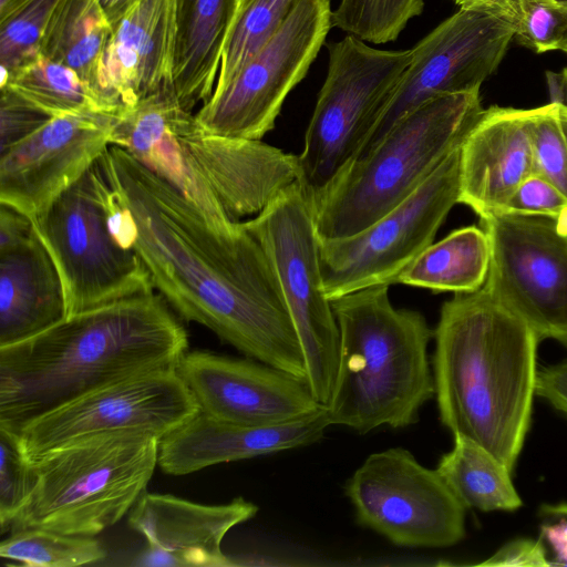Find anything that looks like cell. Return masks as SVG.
Instances as JSON below:
<instances>
[{
  "label": "cell",
  "mask_w": 567,
  "mask_h": 567,
  "mask_svg": "<svg viewBox=\"0 0 567 567\" xmlns=\"http://www.w3.org/2000/svg\"><path fill=\"white\" fill-rule=\"evenodd\" d=\"M556 2L564 16V21H565V29H564L563 39H561V42L559 45V50L567 54V0H556Z\"/></svg>",
  "instance_id": "44"
},
{
  "label": "cell",
  "mask_w": 567,
  "mask_h": 567,
  "mask_svg": "<svg viewBox=\"0 0 567 567\" xmlns=\"http://www.w3.org/2000/svg\"><path fill=\"white\" fill-rule=\"evenodd\" d=\"M433 338L441 423L513 471L530 424L538 336L483 287L442 305Z\"/></svg>",
  "instance_id": "3"
},
{
  "label": "cell",
  "mask_w": 567,
  "mask_h": 567,
  "mask_svg": "<svg viewBox=\"0 0 567 567\" xmlns=\"http://www.w3.org/2000/svg\"><path fill=\"white\" fill-rule=\"evenodd\" d=\"M357 522L401 547L444 548L465 536L466 507L404 447L370 454L344 485Z\"/></svg>",
  "instance_id": "14"
},
{
  "label": "cell",
  "mask_w": 567,
  "mask_h": 567,
  "mask_svg": "<svg viewBox=\"0 0 567 567\" xmlns=\"http://www.w3.org/2000/svg\"><path fill=\"white\" fill-rule=\"evenodd\" d=\"M239 0H175L174 89L193 112L213 94Z\"/></svg>",
  "instance_id": "24"
},
{
  "label": "cell",
  "mask_w": 567,
  "mask_h": 567,
  "mask_svg": "<svg viewBox=\"0 0 567 567\" xmlns=\"http://www.w3.org/2000/svg\"><path fill=\"white\" fill-rule=\"evenodd\" d=\"M514 35L511 16L498 1L462 7L441 22L411 49L410 64L354 158L432 97L480 91L498 69Z\"/></svg>",
  "instance_id": "12"
},
{
  "label": "cell",
  "mask_w": 567,
  "mask_h": 567,
  "mask_svg": "<svg viewBox=\"0 0 567 567\" xmlns=\"http://www.w3.org/2000/svg\"><path fill=\"white\" fill-rule=\"evenodd\" d=\"M550 102L559 104L561 123L567 136V68L561 72H546Z\"/></svg>",
  "instance_id": "41"
},
{
  "label": "cell",
  "mask_w": 567,
  "mask_h": 567,
  "mask_svg": "<svg viewBox=\"0 0 567 567\" xmlns=\"http://www.w3.org/2000/svg\"><path fill=\"white\" fill-rule=\"evenodd\" d=\"M32 485L30 464L18 433L0 425V529L4 534L24 505Z\"/></svg>",
  "instance_id": "35"
},
{
  "label": "cell",
  "mask_w": 567,
  "mask_h": 567,
  "mask_svg": "<svg viewBox=\"0 0 567 567\" xmlns=\"http://www.w3.org/2000/svg\"><path fill=\"white\" fill-rule=\"evenodd\" d=\"M535 109H484L460 150V203L480 218L501 212L535 173L530 123Z\"/></svg>",
  "instance_id": "22"
},
{
  "label": "cell",
  "mask_w": 567,
  "mask_h": 567,
  "mask_svg": "<svg viewBox=\"0 0 567 567\" xmlns=\"http://www.w3.org/2000/svg\"><path fill=\"white\" fill-rule=\"evenodd\" d=\"M63 0H29L0 21L1 72L9 73L40 54L50 21Z\"/></svg>",
  "instance_id": "32"
},
{
  "label": "cell",
  "mask_w": 567,
  "mask_h": 567,
  "mask_svg": "<svg viewBox=\"0 0 567 567\" xmlns=\"http://www.w3.org/2000/svg\"><path fill=\"white\" fill-rule=\"evenodd\" d=\"M509 13L514 39L536 53L559 50L565 21L556 0H496Z\"/></svg>",
  "instance_id": "34"
},
{
  "label": "cell",
  "mask_w": 567,
  "mask_h": 567,
  "mask_svg": "<svg viewBox=\"0 0 567 567\" xmlns=\"http://www.w3.org/2000/svg\"><path fill=\"white\" fill-rule=\"evenodd\" d=\"M176 370L199 411L217 421L274 425L303 417L322 406L307 379L248 357L187 351Z\"/></svg>",
  "instance_id": "18"
},
{
  "label": "cell",
  "mask_w": 567,
  "mask_h": 567,
  "mask_svg": "<svg viewBox=\"0 0 567 567\" xmlns=\"http://www.w3.org/2000/svg\"><path fill=\"white\" fill-rule=\"evenodd\" d=\"M566 208V196L544 176L534 173L517 187L501 212L557 218Z\"/></svg>",
  "instance_id": "37"
},
{
  "label": "cell",
  "mask_w": 567,
  "mask_h": 567,
  "mask_svg": "<svg viewBox=\"0 0 567 567\" xmlns=\"http://www.w3.org/2000/svg\"><path fill=\"white\" fill-rule=\"evenodd\" d=\"M329 0H300L280 30L195 113L208 133L261 140L305 78L332 27Z\"/></svg>",
  "instance_id": "13"
},
{
  "label": "cell",
  "mask_w": 567,
  "mask_h": 567,
  "mask_svg": "<svg viewBox=\"0 0 567 567\" xmlns=\"http://www.w3.org/2000/svg\"><path fill=\"white\" fill-rule=\"evenodd\" d=\"M258 507L241 496L207 505L172 494L145 491L128 513L127 523L143 535L146 548L137 566L229 567L237 565L221 549L227 533L251 519Z\"/></svg>",
  "instance_id": "19"
},
{
  "label": "cell",
  "mask_w": 567,
  "mask_h": 567,
  "mask_svg": "<svg viewBox=\"0 0 567 567\" xmlns=\"http://www.w3.org/2000/svg\"><path fill=\"white\" fill-rule=\"evenodd\" d=\"M175 0H138L117 22L101 56L95 91L117 115L174 89Z\"/></svg>",
  "instance_id": "20"
},
{
  "label": "cell",
  "mask_w": 567,
  "mask_h": 567,
  "mask_svg": "<svg viewBox=\"0 0 567 567\" xmlns=\"http://www.w3.org/2000/svg\"><path fill=\"white\" fill-rule=\"evenodd\" d=\"M555 220L561 233L567 236V208Z\"/></svg>",
  "instance_id": "46"
},
{
  "label": "cell",
  "mask_w": 567,
  "mask_h": 567,
  "mask_svg": "<svg viewBox=\"0 0 567 567\" xmlns=\"http://www.w3.org/2000/svg\"><path fill=\"white\" fill-rule=\"evenodd\" d=\"M300 0H240L229 28L215 89L224 86L284 25Z\"/></svg>",
  "instance_id": "29"
},
{
  "label": "cell",
  "mask_w": 567,
  "mask_h": 567,
  "mask_svg": "<svg viewBox=\"0 0 567 567\" xmlns=\"http://www.w3.org/2000/svg\"><path fill=\"white\" fill-rule=\"evenodd\" d=\"M0 153L23 141L51 116L8 86H1Z\"/></svg>",
  "instance_id": "36"
},
{
  "label": "cell",
  "mask_w": 567,
  "mask_h": 567,
  "mask_svg": "<svg viewBox=\"0 0 567 567\" xmlns=\"http://www.w3.org/2000/svg\"><path fill=\"white\" fill-rule=\"evenodd\" d=\"M94 165L112 236L141 257L171 308L246 357L306 379L275 269L243 221L209 220L122 147L110 145Z\"/></svg>",
  "instance_id": "1"
},
{
  "label": "cell",
  "mask_w": 567,
  "mask_h": 567,
  "mask_svg": "<svg viewBox=\"0 0 567 567\" xmlns=\"http://www.w3.org/2000/svg\"><path fill=\"white\" fill-rule=\"evenodd\" d=\"M460 8L491 3L496 0H452Z\"/></svg>",
  "instance_id": "45"
},
{
  "label": "cell",
  "mask_w": 567,
  "mask_h": 567,
  "mask_svg": "<svg viewBox=\"0 0 567 567\" xmlns=\"http://www.w3.org/2000/svg\"><path fill=\"white\" fill-rule=\"evenodd\" d=\"M453 437V447L442 455L436 471L462 504L483 512L520 507L512 471L475 441L463 435Z\"/></svg>",
  "instance_id": "26"
},
{
  "label": "cell",
  "mask_w": 567,
  "mask_h": 567,
  "mask_svg": "<svg viewBox=\"0 0 567 567\" xmlns=\"http://www.w3.org/2000/svg\"><path fill=\"white\" fill-rule=\"evenodd\" d=\"M480 220L491 241L484 287L539 340L567 344V236L555 218L495 212Z\"/></svg>",
  "instance_id": "16"
},
{
  "label": "cell",
  "mask_w": 567,
  "mask_h": 567,
  "mask_svg": "<svg viewBox=\"0 0 567 567\" xmlns=\"http://www.w3.org/2000/svg\"><path fill=\"white\" fill-rule=\"evenodd\" d=\"M64 317L62 282L35 230L0 249V347L32 337Z\"/></svg>",
  "instance_id": "23"
},
{
  "label": "cell",
  "mask_w": 567,
  "mask_h": 567,
  "mask_svg": "<svg viewBox=\"0 0 567 567\" xmlns=\"http://www.w3.org/2000/svg\"><path fill=\"white\" fill-rule=\"evenodd\" d=\"M480 566H551L539 540L517 539L507 543Z\"/></svg>",
  "instance_id": "38"
},
{
  "label": "cell",
  "mask_w": 567,
  "mask_h": 567,
  "mask_svg": "<svg viewBox=\"0 0 567 567\" xmlns=\"http://www.w3.org/2000/svg\"><path fill=\"white\" fill-rule=\"evenodd\" d=\"M327 48V76L297 156V182L309 200L355 157L412 58L411 49L380 50L352 34Z\"/></svg>",
  "instance_id": "7"
},
{
  "label": "cell",
  "mask_w": 567,
  "mask_h": 567,
  "mask_svg": "<svg viewBox=\"0 0 567 567\" xmlns=\"http://www.w3.org/2000/svg\"><path fill=\"white\" fill-rule=\"evenodd\" d=\"M483 110L475 91L434 96L402 117L310 200L318 237L354 235L405 200L462 146Z\"/></svg>",
  "instance_id": "5"
},
{
  "label": "cell",
  "mask_w": 567,
  "mask_h": 567,
  "mask_svg": "<svg viewBox=\"0 0 567 567\" xmlns=\"http://www.w3.org/2000/svg\"><path fill=\"white\" fill-rule=\"evenodd\" d=\"M536 394L567 415V361L538 371Z\"/></svg>",
  "instance_id": "40"
},
{
  "label": "cell",
  "mask_w": 567,
  "mask_h": 567,
  "mask_svg": "<svg viewBox=\"0 0 567 567\" xmlns=\"http://www.w3.org/2000/svg\"><path fill=\"white\" fill-rule=\"evenodd\" d=\"M460 150L405 200L363 230L319 238L322 289L331 301L375 285L396 284L400 272L429 245L460 203Z\"/></svg>",
  "instance_id": "11"
},
{
  "label": "cell",
  "mask_w": 567,
  "mask_h": 567,
  "mask_svg": "<svg viewBox=\"0 0 567 567\" xmlns=\"http://www.w3.org/2000/svg\"><path fill=\"white\" fill-rule=\"evenodd\" d=\"M95 536L69 535L42 528L9 532L0 544V557L27 567H78L104 559Z\"/></svg>",
  "instance_id": "30"
},
{
  "label": "cell",
  "mask_w": 567,
  "mask_h": 567,
  "mask_svg": "<svg viewBox=\"0 0 567 567\" xmlns=\"http://www.w3.org/2000/svg\"><path fill=\"white\" fill-rule=\"evenodd\" d=\"M117 118L110 113L51 117L0 153V204L31 219L42 214L110 146Z\"/></svg>",
  "instance_id": "17"
},
{
  "label": "cell",
  "mask_w": 567,
  "mask_h": 567,
  "mask_svg": "<svg viewBox=\"0 0 567 567\" xmlns=\"http://www.w3.org/2000/svg\"><path fill=\"white\" fill-rule=\"evenodd\" d=\"M329 425L324 405L303 417L274 425L226 423L199 411L161 437L158 466L168 475H187L220 463L313 444Z\"/></svg>",
  "instance_id": "21"
},
{
  "label": "cell",
  "mask_w": 567,
  "mask_h": 567,
  "mask_svg": "<svg viewBox=\"0 0 567 567\" xmlns=\"http://www.w3.org/2000/svg\"><path fill=\"white\" fill-rule=\"evenodd\" d=\"M340 332L338 370L326 409L330 425L359 434L420 420L434 396L427 347L434 336L416 310L396 309L389 285L331 300Z\"/></svg>",
  "instance_id": "4"
},
{
  "label": "cell",
  "mask_w": 567,
  "mask_h": 567,
  "mask_svg": "<svg viewBox=\"0 0 567 567\" xmlns=\"http://www.w3.org/2000/svg\"><path fill=\"white\" fill-rule=\"evenodd\" d=\"M187 349L186 329L154 291L64 317L0 347V425L18 432L101 385L176 368Z\"/></svg>",
  "instance_id": "2"
},
{
  "label": "cell",
  "mask_w": 567,
  "mask_h": 567,
  "mask_svg": "<svg viewBox=\"0 0 567 567\" xmlns=\"http://www.w3.org/2000/svg\"><path fill=\"white\" fill-rule=\"evenodd\" d=\"M159 440L135 431L105 433L28 460L31 491L9 532L32 527L96 536L113 526L146 491Z\"/></svg>",
  "instance_id": "6"
},
{
  "label": "cell",
  "mask_w": 567,
  "mask_h": 567,
  "mask_svg": "<svg viewBox=\"0 0 567 567\" xmlns=\"http://www.w3.org/2000/svg\"><path fill=\"white\" fill-rule=\"evenodd\" d=\"M243 226L275 269L301 344L306 379L316 400L327 405L338 370L340 332L322 289L311 203L296 182Z\"/></svg>",
  "instance_id": "10"
},
{
  "label": "cell",
  "mask_w": 567,
  "mask_h": 567,
  "mask_svg": "<svg viewBox=\"0 0 567 567\" xmlns=\"http://www.w3.org/2000/svg\"><path fill=\"white\" fill-rule=\"evenodd\" d=\"M542 514L551 518L542 526L540 537L551 550V566H567V503L545 505Z\"/></svg>",
  "instance_id": "39"
},
{
  "label": "cell",
  "mask_w": 567,
  "mask_h": 567,
  "mask_svg": "<svg viewBox=\"0 0 567 567\" xmlns=\"http://www.w3.org/2000/svg\"><path fill=\"white\" fill-rule=\"evenodd\" d=\"M111 33L112 23L99 0H63L50 21L40 52L73 69L95 91L99 63Z\"/></svg>",
  "instance_id": "27"
},
{
  "label": "cell",
  "mask_w": 567,
  "mask_h": 567,
  "mask_svg": "<svg viewBox=\"0 0 567 567\" xmlns=\"http://www.w3.org/2000/svg\"><path fill=\"white\" fill-rule=\"evenodd\" d=\"M1 86L12 89L51 117L75 113L117 115L78 72L41 53L9 73L1 72Z\"/></svg>",
  "instance_id": "28"
},
{
  "label": "cell",
  "mask_w": 567,
  "mask_h": 567,
  "mask_svg": "<svg viewBox=\"0 0 567 567\" xmlns=\"http://www.w3.org/2000/svg\"><path fill=\"white\" fill-rule=\"evenodd\" d=\"M199 412L176 368L145 371L101 385L25 422L17 432L31 460L63 444L135 431L163 437Z\"/></svg>",
  "instance_id": "15"
},
{
  "label": "cell",
  "mask_w": 567,
  "mask_h": 567,
  "mask_svg": "<svg viewBox=\"0 0 567 567\" xmlns=\"http://www.w3.org/2000/svg\"><path fill=\"white\" fill-rule=\"evenodd\" d=\"M489 264L491 241L485 229L466 226L424 248L400 272L396 284L434 292H475L484 287Z\"/></svg>",
  "instance_id": "25"
},
{
  "label": "cell",
  "mask_w": 567,
  "mask_h": 567,
  "mask_svg": "<svg viewBox=\"0 0 567 567\" xmlns=\"http://www.w3.org/2000/svg\"><path fill=\"white\" fill-rule=\"evenodd\" d=\"M240 1V0H239Z\"/></svg>",
  "instance_id": "47"
},
{
  "label": "cell",
  "mask_w": 567,
  "mask_h": 567,
  "mask_svg": "<svg viewBox=\"0 0 567 567\" xmlns=\"http://www.w3.org/2000/svg\"><path fill=\"white\" fill-rule=\"evenodd\" d=\"M138 161L176 187L192 181L210 190L237 221L259 214L298 179L296 155L261 140L210 134L178 99Z\"/></svg>",
  "instance_id": "8"
},
{
  "label": "cell",
  "mask_w": 567,
  "mask_h": 567,
  "mask_svg": "<svg viewBox=\"0 0 567 567\" xmlns=\"http://www.w3.org/2000/svg\"><path fill=\"white\" fill-rule=\"evenodd\" d=\"M423 8V0H340L331 22L364 42L382 44L396 40Z\"/></svg>",
  "instance_id": "31"
},
{
  "label": "cell",
  "mask_w": 567,
  "mask_h": 567,
  "mask_svg": "<svg viewBox=\"0 0 567 567\" xmlns=\"http://www.w3.org/2000/svg\"><path fill=\"white\" fill-rule=\"evenodd\" d=\"M535 173L554 184L567 198V136L559 104L535 107L530 123Z\"/></svg>",
  "instance_id": "33"
},
{
  "label": "cell",
  "mask_w": 567,
  "mask_h": 567,
  "mask_svg": "<svg viewBox=\"0 0 567 567\" xmlns=\"http://www.w3.org/2000/svg\"><path fill=\"white\" fill-rule=\"evenodd\" d=\"M32 223L58 269L65 317L154 291L141 257L110 231L105 190L94 164Z\"/></svg>",
  "instance_id": "9"
},
{
  "label": "cell",
  "mask_w": 567,
  "mask_h": 567,
  "mask_svg": "<svg viewBox=\"0 0 567 567\" xmlns=\"http://www.w3.org/2000/svg\"><path fill=\"white\" fill-rule=\"evenodd\" d=\"M29 0H0V21L9 17Z\"/></svg>",
  "instance_id": "43"
},
{
  "label": "cell",
  "mask_w": 567,
  "mask_h": 567,
  "mask_svg": "<svg viewBox=\"0 0 567 567\" xmlns=\"http://www.w3.org/2000/svg\"><path fill=\"white\" fill-rule=\"evenodd\" d=\"M138 0H99L112 25L117 22Z\"/></svg>",
  "instance_id": "42"
}]
</instances>
